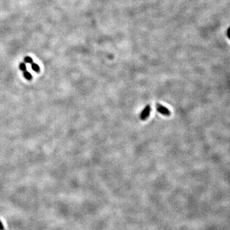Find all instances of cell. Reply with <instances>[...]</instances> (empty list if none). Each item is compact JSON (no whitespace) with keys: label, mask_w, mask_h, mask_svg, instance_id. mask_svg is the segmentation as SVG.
<instances>
[{"label":"cell","mask_w":230,"mask_h":230,"mask_svg":"<svg viewBox=\"0 0 230 230\" xmlns=\"http://www.w3.org/2000/svg\"><path fill=\"white\" fill-rule=\"evenodd\" d=\"M0 230H4V227L3 226L2 222L0 221Z\"/></svg>","instance_id":"52a82bcc"},{"label":"cell","mask_w":230,"mask_h":230,"mask_svg":"<svg viewBox=\"0 0 230 230\" xmlns=\"http://www.w3.org/2000/svg\"><path fill=\"white\" fill-rule=\"evenodd\" d=\"M24 62L29 64H32L33 63V59L30 56H26L24 58Z\"/></svg>","instance_id":"5b68a950"},{"label":"cell","mask_w":230,"mask_h":230,"mask_svg":"<svg viewBox=\"0 0 230 230\" xmlns=\"http://www.w3.org/2000/svg\"><path fill=\"white\" fill-rule=\"evenodd\" d=\"M156 108L157 111L160 112V114H163L164 116H169L170 115V111L169 109L166 108V107L162 106L160 104H157Z\"/></svg>","instance_id":"7a4b0ae2"},{"label":"cell","mask_w":230,"mask_h":230,"mask_svg":"<svg viewBox=\"0 0 230 230\" xmlns=\"http://www.w3.org/2000/svg\"><path fill=\"white\" fill-rule=\"evenodd\" d=\"M229 32H230V28H229V29H228V32H227V33H228V37H230V35H229Z\"/></svg>","instance_id":"ba28073f"},{"label":"cell","mask_w":230,"mask_h":230,"mask_svg":"<svg viewBox=\"0 0 230 230\" xmlns=\"http://www.w3.org/2000/svg\"><path fill=\"white\" fill-rule=\"evenodd\" d=\"M19 68H20V70H22L23 72L26 71V68H27L26 64H25L24 63H21L19 65Z\"/></svg>","instance_id":"8992f818"},{"label":"cell","mask_w":230,"mask_h":230,"mask_svg":"<svg viewBox=\"0 0 230 230\" xmlns=\"http://www.w3.org/2000/svg\"><path fill=\"white\" fill-rule=\"evenodd\" d=\"M150 112H151V106L150 105L144 107V109L142 111V112L140 114V119L141 120H146L148 117L150 116Z\"/></svg>","instance_id":"6da1fadb"},{"label":"cell","mask_w":230,"mask_h":230,"mask_svg":"<svg viewBox=\"0 0 230 230\" xmlns=\"http://www.w3.org/2000/svg\"><path fill=\"white\" fill-rule=\"evenodd\" d=\"M31 68H32L33 70H34L35 72H40V67H39V66H38L37 64H36V63H33L32 64H31Z\"/></svg>","instance_id":"277c9868"},{"label":"cell","mask_w":230,"mask_h":230,"mask_svg":"<svg viewBox=\"0 0 230 230\" xmlns=\"http://www.w3.org/2000/svg\"><path fill=\"white\" fill-rule=\"evenodd\" d=\"M23 76L25 78L27 79V80H31L32 79V76L31 74H30V72H28V71H24L23 72Z\"/></svg>","instance_id":"3957f363"}]
</instances>
